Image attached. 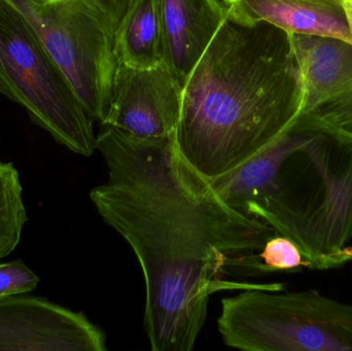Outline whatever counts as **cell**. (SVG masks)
<instances>
[{
	"label": "cell",
	"instance_id": "6da1fadb",
	"mask_svg": "<svg viewBox=\"0 0 352 351\" xmlns=\"http://www.w3.org/2000/svg\"><path fill=\"white\" fill-rule=\"evenodd\" d=\"M102 126L97 150L107 179L90 198L142 267L153 351L192 350L215 293L285 288L226 280L266 273L258 253L277 232L229 203L180 154L175 133L140 138Z\"/></svg>",
	"mask_w": 352,
	"mask_h": 351
},
{
	"label": "cell",
	"instance_id": "7a4b0ae2",
	"mask_svg": "<svg viewBox=\"0 0 352 351\" xmlns=\"http://www.w3.org/2000/svg\"><path fill=\"white\" fill-rule=\"evenodd\" d=\"M303 100L294 35L227 18L184 84L178 150L201 174L219 179L287 133Z\"/></svg>",
	"mask_w": 352,
	"mask_h": 351
},
{
	"label": "cell",
	"instance_id": "3957f363",
	"mask_svg": "<svg viewBox=\"0 0 352 351\" xmlns=\"http://www.w3.org/2000/svg\"><path fill=\"white\" fill-rule=\"evenodd\" d=\"M268 195L244 212L296 243L311 270L352 260V134L299 115Z\"/></svg>",
	"mask_w": 352,
	"mask_h": 351
},
{
	"label": "cell",
	"instance_id": "277c9868",
	"mask_svg": "<svg viewBox=\"0 0 352 351\" xmlns=\"http://www.w3.org/2000/svg\"><path fill=\"white\" fill-rule=\"evenodd\" d=\"M223 343L246 351H352V304L316 290L248 288L221 300Z\"/></svg>",
	"mask_w": 352,
	"mask_h": 351
},
{
	"label": "cell",
	"instance_id": "5b68a950",
	"mask_svg": "<svg viewBox=\"0 0 352 351\" xmlns=\"http://www.w3.org/2000/svg\"><path fill=\"white\" fill-rule=\"evenodd\" d=\"M0 95L21 105L58 144L85 157L97 150L94 120L34 29L0 0Z\"/></svg>",
	"mask_w": 352,
	"mask_h": 351
},
{
	"label": "cell",
	"instance_id": "8992f818",
	"mask_svg": "<svg viewBox=\"0 0 352 351\" xmlns=\"http://www.w3.org/2000/svg\"><path fill=\"white\" fill-rule=\"evenodd\" d=\"M34 29L93 120L104 124L117 70L116 26L85 0H8Z\"/></svg>",
	"mask_w": 352,
	"mask_h": 351
},
{
	"label": "cell",
	"instance_id": "52a82bcc",
	"mask_svg": "<svg viewBox=\"0 0 352 351\" xmlns=\"http://www.w3.org/2000/svg\"><path fill=\"white\" fill-rule=\"evenodd\" d=\"M105 351L107 339L84 313L38 297L0 299V351Z\"/></svg>",
	"mask_w": 352,
	"mask_h": 351
},
{
	"label": "cell",
	"instance_id": "ba28073f",
	"mask_svg": "<svg viewBox=\"0 0 352 351\" xmlns=\"http://www.w3.org/2000/svg\"><path fill=\"white\" fill-rule=\"evenodd\" d=\"M184 86L165 64L130 67L119 62L107 121L140 138H162L175 133L182 113Z\"/></svg>",
	"mask_w": 352,
	"mask_h": 351
},
{
	"label": "cell",
	"instance_id": "9c48e42d",
	"mask_svg": "<svg viewBox=\"0 0 352 351\" xmlns=\"http://www.w3.org/2000/svg\"><path fill=\"white\" fill-rule=\"evenodd\" d=\"M303 76L301 115L352 134V45L293 34Z\"/></svg>",
	"mask_w": 352,
	"mask_h": 351
},
{
	"label": "cell",
	"instance_id": "30bf717a",
	"mask_svg": "<svg viewBox=\"0 0 352 351\" xmlns=\"http://www.w3.org/2000/svg\"><path fill=\"white\" fill-rule=\"evenodd\" d=\"M164 64L184 86L228 18L221 0H159Z\"/></svg>",
	"mask_w": 352,
	"mask_h": 351
},
{
	"label": "cell",
	"instance_id": "8fae6325",
	"mask_svg": "<svg viewBox=\"0 0 352 351\" xmlns=\"http://www.w3.org/2000/svg\"><path fill=\"white\" fill-rule=\"evenodd\" d=\"M228 18L266 22L292 34L342 39L352 45L344 0H221Z\"/></svg>",
	"mask_w": 352,
	"mask_h": 351
},
{
	"label": "cell",
	"instance_id": "7c38bea8",
	"mask_svg": "<svg viewBox=\"0 0 352 351\" xmlns=\"http://www.w3.org/2000/svg\"><path fill=\"white\" fill-rule=\"evenodd\" d=\"M115 41L119 62L130 67L164 64L159 0H127Z\"/></svg>",
	"mask_w": 352,
	"mask_h": 351
},
{
	"label": "cell",
	"instance_id": "4fadbf2b",
	"mask_svg": "<svg viewBox=\"0 0 352 351\" xmlns=\"http://www.w3.org/2000/svg\"><path fill=\"white\" fill-rule=\"evenodd\" d=\"M295 138L292 127L274 144L235 170L211 179L215 189L229 203L241 210L248 204L262 199L272 190L279 167L291 150Z\"/></svg>",
	"mask_w": 352,
	"mask_h": 351
},
{
	"label": "cell",
	"instance_id": "5bb4252c",
	"mask_svg": "<svg viewBox=\"0 0 352 351\" xmlns=\"http://www.w3.org/2000/svg\"><path fill=\"white\" fill-rule=\"evenodd\" d=\"M20 175L12 163L0 162V260L14 251L28 220Z\"/></svg>",
	"mask_w": 352,
	"mask_h": 351
},
{
	"label": "cell",
	"instance_id": "9a60e30c",
	"mask_svg": "<svg viewBox=\"0 0 352 351\" xmlns=\"http://www.w3.org/2000/svg\"><path fill=\"white\" fill-rule=\"evenodd\" d=\"M258 257L266 273L299 271L308 267L307 261L298 245L278 233L267 240Z\"/></svg>",
	"mask_w": 352,
	"mask_h": 351
},
{
	"label": "cell",
	"instance_id": "2e32d148",
	"mask_svg": "<svg viewBox=\"0 0 352 351\" xmlns=\"http://www.w3.org/2000/svg\"><path fill=\"white\" fill-rule=\"evenodd\" d=\"M41 278L21 260L0 264V299L34 292Z\"/></svg>",
	"mask_w": 352,
	"mask_h": 351
},
{
	"label": "cell",
	"instance_id": "e0dca14e",
	"mask_svg": "<svg viewBox=\"0 0 352 351\" xmlns=\"http://www.w3.org/2000/svg\"><path fill=\"white\" fill-rule=\"evenodd\" d=\"M85 1L92 5L103 16H107L117 28L126 4L122 3L119 0H85Z\"/></svg>",
	"mask_w": 352,
	"mask_h": 351
},
{
	"label": "cell",
	"instance_id": "ac0fdd59",
	"mask_svg": "<svg viewBox=\"0 0 352 351\" xmlns=\"http://www.w3.org/2000/svg\"><path fill=\"white\" fill-rule=\"evenodd\" d=\"M344 8L352 34V0H344Z\"/></svg>",
	"mask_w": 352,
	"mask_h": 351
},
{
	"label": "cell",
	"instance_id": "d6986e66",
	"mask_svg": "<svg viewBox=\"0 0 352 351\" xmlns=\"http://www.w3.org/2000/svg\"><path fill=\"white\" fill-rule=\"evenodd\" d=\"M120 2H122V3L126 4L127 3V0H119Z\"/></svg>",
	"mask_w": 352,
	"mask_h": 351
}]
</instances>
